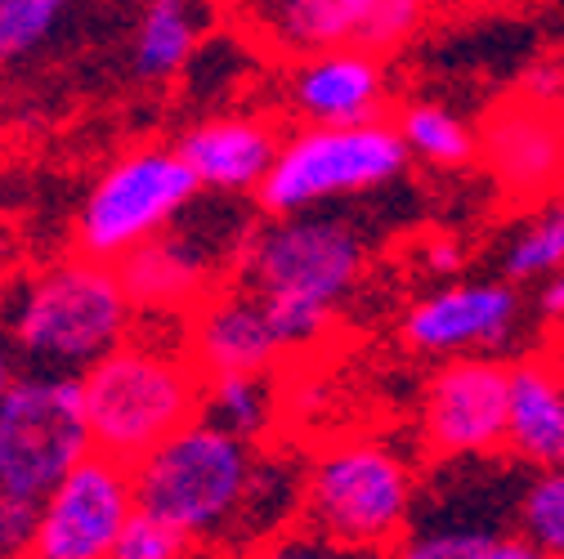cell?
Returning a JSON list of instances; mask_svg holds the SVG:
<instances>
[{"mask_svg":"<svg viewBox=\"0 0 564 559\" xmlns=\"http://www.w3.org/2000/svg\"><path fill=\"white\" fill-rule=\"evenodd\" d=\"M206 0H139L130 32V73L149 86L184 77L206 36Z\"/></svg>","mask_w":564,"mask_h":559,"instance_id":"d6986e66","label":"cell"},{"mask_svg":"<svg viewBox=\"0 0 564 559\" xmlns=\"http://www.w3.org/2000/svg\"><path fill=\"white\" fill-rule=\"evenodd\" d=\"M479 162L511 201L538 206L564 193V108L511 90L479 121Z\"/></svg>","mask_w":564,"mask_h":559,"instance_id":"5bb4252c","label":"cell"},{"mask_svg":"<svg viewBox=\"0 0 564 559\" xmlns=\"http://www.w3.org/2000/svg\"><path fill=\"white\" fill-rule=\"evenodd\" d=\"M288 103L305 125H364L390 108V67L368 50H327L292 63Z\"/></svg>","mask_w":564,"mask_h":559,"instance_id":"2e32d148","label":"cell"},{"mask_svg":"<svg viewBox=\"0 0 564 559\" xmlns=\"http://www.w3.org/2000/svg\"><path fill=\"white\" fill-rule=\"evenodd\" d=\"M516 533L551 559H564V465L529 474L516 502Z\"/></svg>","mask_w":564,"mask_h":559,"instance_id":"cb8c5ba5","label":"cell"},{"mask_svg":"<svg viewBox=\"0 0 564 559\" xmlns=\"http://www.w3.org/2000/svg\"><path fill=\"white\" fill-rule=\"evenodd\" d=\"M560 268H564V193L538 201L498 255V273L516 287L538 283V277Z\"/></svg>","mask_w":564,"mask_h":559,"instance_id":"7402d4cb","label":"cell"},{"mask_svg":"<svg viewBox=\"0 0 564 559\" xmlns=\"http://www.w3.org/2000/svg\"><path fill=\"white\" fill-rule=\"evenodd\" d=\"M193 550V541L171 528L166 519L149 515V511H134L112 546V559H184Z\"/></svg>","mask_w":564,"mask_h":559,"instance_id":"4316f807","label":"cell"},{"mask_svg":"<svg viewBox=\"0 0 564 559\" xmlns=\"http://www.w3.org/2000/svg\"><path fill=\"white\" fill-rule=\"evenodd\" d=\"M516 95L546 103V108H564V63L560 58H533L516 81Z\"/></svg>","mask_w":564,"mask_h":559,"instance_id":"f546056e","label":"cell"},{"mask_svg":"<svg viewBox=\"0 0 564 559\" xmlns=\"http://www.w3.org/2000/svg\"><path fill=\"white\" fill-rule=\"evenodd\" d=\"M511 363L498 354L444 359L421 394V448L440 461H484L507 452Z\"/></svg>","mask_w":564,"mask_h":559,"instance_id":"8fae6325","label":"cell"},{"mask_svg":"<svg viewBox=\"0 0 564 559\" xmlns=\"http://www.w3.org/2000/svg\"><path fill=\"white\" fill-rule=\"evenodd\" d=\"M416 506V465L386 439H336L305 461L301 524L359 550H390Z\"/></svg>","mask_w":564,"mask_h":559,"instance_id":"5b68a950","label":"cell"},{"mask_svg":"<svg viewBox=\"0 0 564 559\" xmlns=\"http://www.w3.org/2000/svg\"><path fill=\"white\" fill-rule=\"evenodd\" d=\"M202 385L206 376L188 359L184 327L175 336H153L149 322L134 318V331L82 372L95 452L121 465L149 457L202 412Z\"/></svg>","mask_w":564,"mask_h":559,"instance_id":"3957f363","label":"cell"},{"mask_svg":"<svg viewBox=\"0 0 564 559\" xmlns=\"http://www.w3.org/2000/svg\"><path fill=\"white\" fill-rule=\"evenodd\" d=\"M529 305L507 277H453L421 292L403 318L399 340L421 359H462V354H502L516 340Z\"/></svg>","mask_w":564,"mask_h":559,"instance_id":"7c38bea8","label":"cell"},{"mask_svg":"<svg viewBox=\"0 0 564 559\" xmlns=\"http://www.w3.org/2000/svg\"><path fill=\"white\" fill-rule=\"evenodd\" d=\"M475 559H551L546 550H538L529 537H520L516 528H488L484 546Z\"/></svg>","mask_w":564,"mask_h":559,"instance_id":"1f68e13d","label":"cell"},{"mask_svg":"<svg viewBox=\"0 0 564 559\" xmlns=\"http://www.w3.org/2000/svg\"><path fill=\"white\" fill-rule=\"evenodd\" d=\"M278 130L264 117L251 112H225V117H206L184 130L180 139V157L197 175L202 193L216 197H251L260 179L269 175L278 157Z\"/></svg>","mask_w":564,"mask_h":559,"instance_id":"e0dca14e","label":"cell"},{"mask_svg":"<svg viewBox=\"0 0 564 559\" xmlns=\"http://www.w3.org/2000/svg\"><path fill=\"white\" fill-rule=\"evenodd\" d=\"M412 166L390 117L364 125H301L278 144V157L251 193L264 220L327 211L336 201L390 188Z\"/></svg>","mask_w":564,"mask_h":559,"instance_id":"8992f818","label":"cell"},{"mask_svg":"<svg viewBox=\"0 0 564 559\" xmlns=\"http://www.w3.org/2000/svg\"><path fill=\"white\" fill-rule=\"evenodd\" d=\"M282 412H288V394H282L278 372H220L206 376L202 385V416L216 421L220 430L269 448V439L282 426Z\"/></svg>","mask_w":564,"mask_h":559,"instance_id":"ffe728a7","label":"cell"},{"mask_svg":"<svg viewBox=\"0 0 564 559\" xmlns=\"http://www.w3.org/2000/svg\"><path fill=\"white\" fill-rule=\"evenodd\" d=\"M533 287H538V292H533V300H529L533 318H538L546 331H560V327H564V268H560V273L538 277Z\"/></svg>","mask_w":564,"mask_h":559,"instance_id":"4dcf8cb0","label":"cell"},{"mask_svg":"<svg viewBox=\"0 0 564 559\" xmlns=\"http://www.w3.org/2000/svg\"><path fill=\"white\" fill-rule=\"evenodd\" d=\"M416 264L426 268L435 283H453L466 273V246L457 233H426L416 242Z\"/></svg>","mask_w":564,"mask_h":559,"instance_id":"f1b7e54d","label":"cell"},{"mask_svg":"<svg viewBox=\"0 0 564 559\" xmlns=\"http://www.w3.org/2000/svg\"><path fill=\"white\" fill-rule=\"evenodd\" d=\"M86 0H0V67L41 58Z\"/></svg>","mask_w":564,"mask_h":559,"instance_id":"603a6c76","label":"cell"},{"mask_svg":"<svg viewBox=\"0 0 564 559\" xmlns=\"http://www.w3.org/2000/svg\"><path fill=\"white\" fill-rule=\"evenodd\" d=\"M202 197L175 144H139L99 171L77 211V251L117 264L139 242L166 233Z\"/></svg>","mask_w":564,"mask_h":559,"instance_id":"52a82bcc","label":"cell"},{"mask_svg":"<svg viewBox=\"0 0 564 559\" xmlns=\"http://www.w3.org/2000/svg\"><path fill=\"white\" fill-rule=\"evenodd\" d=\"M134 300L117 264L67 255L0 292V327L28 372L82 376L134 331Z\"/></svg>","mask_w":564,"mask_h":559,"instance_id":"7a4b0ae2","label":"cell"},{"mask_svg":"<svg viewBox=\"0 0 564 559\" xmlns=\"http://www.w3.org/2000/svg\"><path fill=\"white\" fill-rule=\"evenodd\" d=\"M238 559H386L381 550H359V546H340L314 528H305L301 519L288 524V528H278L251 546H242Z\"/></svg>","mask_w":564,"mask_h":559,"instance_id":"d4e9b609","label":"cell"},{"mask_svg":"<svg viewBox=\"0 0 564 559\" xmlns=\"http://www.w3.org/2000/svg\"><path fill=\"white\" fill-rule=\"evenodd\" d=\"M488 528L475 524H440V528H412L403 533L386 559H475Z\"/></svg>","mask_w":564,"mask_h":559,"instance_id":"484cf974","label":"cell"},{"mask_svg":"<svg viewBox=\"0 0 564 559\" xmlns=\"http://www.w3.org/2000/svg\"><path fill=\"white\" fill-rule=\"evenodd\" d=\"M134 511L130 465L90 452L45 493L28 559H112V546Z\"/></svg>","mask_w":564,"mask_h":559,"instance_id":"4fadbf2b","label":"cell"},{"mask_svg":"<svg viewBox=\"0 0 564 559\" xmlns=\"http://www.w3.org/2000/svg\"><path fill=\"white\" fill-rule=\"evenodd\" d=\"M188 359L202 376L220 372H278L288 363V344H282L264 300L242 287L238 277L220 283L184 322Z\"/></svg>","mask_w":564,"mask_h":559,"instance_id":"9a60e30c","label":"cell"},{"mask_svg":"<svg viewBox=\"0 0 564 559\" xmlns=\"http://www.w3.org/2000/svg\"><path fill=\"white\" fill-rule=\"evenodd\" d=\"M507 452L533 470L564 465V372L546 359L511 363Z\"/></svg>","mask_w":564,"mask_h":559,"instance_id":"ac0fdd59","label":"cell"},{"mask_svg":"<svg viewBox=\"0 0 564 559\" xmlns=\"http://www.w3.org/2000/svg\"><path fill=\"white\" fill-rule=\"evenodd\" d=\"M260 457L264 448L220 430L197 412L188 426L130 465L134 502L139 511L180 528L188 541L247 546V506Z\"/></svg>","mask_w":564,"mask_h":559,"instance_id":"277c9868","label":"cell"},{"mask_svg":"<svg viewBox=\"0 0 564 559\" xmlns=\"http://www.w3.org/2000/svg\"><path fill=\"white\" fill-rule=\"evenodd\" d=\"M41 524V502L19 497V493H0V559H28Z\"/></svg>","mask_w":564,"mask_h":559,"instance_id":"83f0119b","label":"cell"},{"mask_svg":"<svg viewBox=\"0 0 564 559\" xmlns=\"http://www.w3.org/2000/svg\"><path fill=\"white\" fill-rule=\"evenodd\" d=\"M390 125L399 130L403 149L416 166H431L444 175H457L479 162V130L448 103L435 99H408L394 108Z\"/></svg>","mask_w":564,"mask_h":559,"instance_id":"44dd1931","label":"cell"},{"mask_svg":"<svg viewBox=\"0 0 564 559\" xmlns=\"http://www.w3.org/2000/svg\"><path fill=\"white\" fill-rule=\"evenodd\" d=\"M234 23L278 58L327 50L394 54L431 19V0H229Z\"/></svg>","mask_w":564,"mask_h":559,"instance_id":"ba28073f","label":"cell"},{"mask_svg":"<svg viewBox=\"0 0 564 559\" xmlns=\"http://www.w3.org/2000/svg\"><path fill=\"white\" fill-rule=\"evenodd\" d=\"M368 260V238L355 220L305 211L251 229L234 277L264 300L288 354H305L332 331L340 305L359 292Z\"/></svg>","mask_w":564,"mask_h":559,"instance_id":"6da1fadb","label":"cell"},{"mask_svg":"<svg viewBox=\"0 0 564 559\" xmlns=\"http://www.w3.org/2000/svg\"><path fill=\"white\" fill-rule=\"evenodd\" d=\"M247 238L251 229L242 220L206 233V229H193L184 211L166 233L139 242L130 255H121L117 273L139 314L188 318L210 292L238 273Z\"/></svg>","mask_w":564,"mask_h":559,"instance_id":"30bf717a","label":"cell"},{"mask_svg":"<svg viewBox=\"0 0 564 559\" xmlns=\"http://www.w3.org/2000/svg\"><path fill=\"white\" fill-rule=\"evenodd\" d=\"M14 376H19V359H14V344H10L6 327H0V398H6V390L14 385Z\"/></svg>","mask_w":564,"mask_h":559,"instance_id":"d6a6232c","label":"cell"},{"mask_svg":"<svg viewBox=\"0 0 564 559\" xmlns=\"http://www.w3.org/2000/svg\"><path fill=\"white\" fill-rule=\"evenodd\" d=\"M90 452L82 376L19 372L0 398V493L45 502L50 487Z\"/></svg>","mask_w":564,"mask_h":559,"instance_id":"9c48e42d","label":"cell"}]
</instances>
